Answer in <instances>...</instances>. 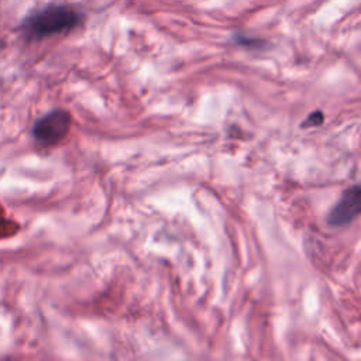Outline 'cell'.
Returning <instances> with one entry per match:
<instances>
[{
    "instance_id": "cell-1",
    "label": "cell",
    "mask_w": 361,
    "mask_h": 361,
    "mask_svg": "<svg viewBox=\"0 0 361 361\" xmlns=\"http://www.w3.org/2000/svg\"><path fill=\"white\" fill-rule=\"evenodd\" d=\"M80 23V14L68 6H49L27 20L30 35L42 38L72 30Z\"/></svg>"
},
{
    "instance_id": "cell-2",
    "label": "cell",
    "mask_w": 361,
    "mask_h": 361,
    "mask_svg": "<svg viewBox=\"0 0 361 361\" xmlns=\"http://www.w3.org/2000/svg\"><path fill=\"white\" fill-rule=\"evenodd\" d=\"M71 128V114L66 110H52L39 117L34 127V138L44 145H52L62 141Z\"/></svg>"
},
{
    "instance_id": "cell-3",
    "label": "cell",
    "mask_w": 361,
    "mask_h": 361,
    "mask_svg": "<svg viewBox=\"0 0 361 361\" xmlns=\"http://www.w3.org/2000/svg\"><path fill=\"white\" fill-rule=\"evenodd\" d=\"M361 209V189L358 185L348 188L341 199L331 209L329 223L331 226H345L355 220Z\"/></svg>"
},
{
    "instance_id": "cell-4",
    "label": "cell",
    "mask_w": 361,
    "mask_h": 361,
    "mask_svg": "<svg viewBox=\"0 0 361 361\" xmlns=\"http://www.w3.org/2000/svg\"><path fill=\"white\" fill-rule=\"evenodd\" d=\"M323 121V114L322 111H313L306 121H303V127H309V126H319Z\"/></svg>"
},
{
    "instance_id": "cell-5",
    "label": "cell",
    "mask_w": 361,
    "mask_h": 361,
    "mask_svg": "<svg viewBox=\"0 0 361 361\" xmlns=\"http://www.w3.org/2000/svg\"><path fill=\"white\" fill-rule=\"evenodd\" d=\"M3 220H4V219H1V217H0V221H3ZM4 230H6V227H4V226H0V235H3V234H4Z\"/></svg>"
}]
</instances>
